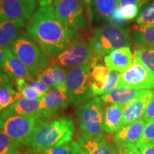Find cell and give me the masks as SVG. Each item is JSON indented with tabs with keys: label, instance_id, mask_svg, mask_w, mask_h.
Wrapping results in <instances>:
<instances>
[{
	"label": "cell",
	"instance_id": "obj_17",
	"mask_svg": "<svg viewBox=\"0 0 154 154\" xmlns=\"http://www.w3.org/2000/svg\"><path fill=\"white\" fill-rule=\"evenodd\" d=\"M145 121L142 119L121 127L114 135L116 146L125 143L136 144L143 133Z\"/></svg>",
	"mask_w": 154,
	"mask_h": 154
},
{
	"label": "cell",
	"instance_id": "obj_26",
	"mask_svg": "<svg viewBox=\"0 0 154 154\" xmlns=\"http://www.w3.org/2000/svg\"><path fill=\"white\" fill-rule=\"evenodd\" d=\"M20 98L19 92L14 89L10 83L0 88V111L9 106Z\"/></svg>",
	"mask_w": 154,
	"mask_h": 154
},
{
	"label": "cell",
	"instance_id": "obj_13",
	"mask_svg": "<svg viewBox=\"0 0 154 154\" xmlns=\"http://www.w3.org/2000/svg\"><path fill=\"white\" fill-rule=\"evenodd\" d=\"M153 92L151 90H143L137 99L124 106L123 112L122 126L143 117L146 107L153 97Z\"/></svg>",
	"mask_w": 154,
	"mask_h": 154
},
{
	"label": "cell",
	"instance_id": "obj_20",
	"mask_svg": "<svg viewBox=\"0 0 154 154\" xmlns=\"http://www.w3.org/2000/svg\"><path fill=\"white\" fill-rule=\"evenodd\" d=\"M78 142L86 154H118L117 149L103 137L84 138L79 136Z\"/></svg>",
	"mask_w": 154,
	"mask_h": 154
},
{
	"label": "cell",
	"instance_id": "obj_16",
	"mask_svg": "<svg viewBox=\"0 0 154 154\" xmlns=\"http://www.w3.org/2000/svg\"><path fill=\"white\" fill-rule=\"evenodd\" d=\"M40 100H32L21 97L2 111L0 117L9 116H38L42 117L40 110Z\"/></svg>",
	"mask_w": 154,
	"mask_h": 154
},
{
	"label": "cell",
	"instance_id": "obj_27",
	"mask_svg": "<svg viewBox=\"0 0 154 154\" xmlns=\"http://www.w3.org/2000/svg\"><path fill=\"white\" fill-rule=\"evenodd\" d=\"M134 58L140 61L154 76V47L135 49Z\"/></svg>",
	"mask_w": 154,
	"mask_h": 154
},
{
	"label": "cell",
	"instance_id": "obj_21",
	"mask_svg": "<svg viewBox=\"0 0 154 154\" xmlns=\"http://www.w3.org/2000/svg\"><path fill=\"white\" fill-rule=\"evenodd\" d=\"M67 72L62 67L52 64L37 75V79L51 88L66 87Z\"/></svg>",
	"mask_w": 154,
	"mask_h": 154
},
{
	"label": "cell",
	"instance_id": "obj_35",
	"mask_svg": "<svg viewBox=\"0 0 154 154\" xmlns=\"http://www.w3.org/2000/svg\"><path fill=\"white\" fill-rule=\"evenodd\" d=\"M108 20L111 23H112V24L118 25V26L126 22L124 17H123L122 14H121V7H119V6H116V8L113 9V11H112V13H111Z\"/></svg>",
	"mask_w": 154,
	"mask_h": 154
},
{
	"label": "cell",
	"instance_id": "obj_7",
	"mask_svg": "<svg viewBox=\"0 0 154 154\" xmlns=\"http://www.w3.org/2000/svg\"><path fill=\"white\" fill-rule=\"evenodd\" d=\"M38 116H9L0 117V130L5 133L17 145L27 146L29 140L38 121Z\"/></svg>",
	"mask_w": 154,
	"mask_h": 154
},
{
	"label": "cell",
	"instance_id": "obj_39",
	"mask_svg": "<svg viewBox=\"0 0 154 154\" xmlns=\"http://www.w3.org/2000/svg\"><path fill=\"white\" fill-rule=\"evenodd\" d=\"M71 147H72V154H86L83 151L81 146L76 141H71Z\"/></svg>",
	"mask_w": 154,
	"mask_h": 154
},
{
	"label": "cell",
	"instance_id": "obj_36",
	"mask_svg": "<svg viewBox=\"0 0 154 154\" xmlns=\"http://www.w3.org/2000/svg\"><path fill=\"white\" fill-rule=\"evenodd\" d=\"M142 120H143L145 122L154 120V92L153 97L146 107L145 112L142 117Z\"/></svg>",
	"mask_w": 154,
	"mask_h": 154
},
{
	"label": "cell",
	"instance_id": "obj_37",
	"mask_svg": "<svg viewBox=\"0 0 154 154\" xmlns=\"http://www.w3.org/2000/svg\"><path fill=\"white\" fill-rule=\"evenodd\" d=\"M128 5H138L139 7L143 5L140 0H116V6L119 7H124Z\"/></svg>",
	"mask_w": 154,
	"mask_h": 154
},
{
	"label": "cell",
	"instance_id": "obj_18",
	"mask_svg": "<svg viewBox=\"0 0 154 154\" xmlns=\"http://www.w3.org/2000/svg\"><path fill=\"white\" fill-rule=\"evenodd\" d=\"M26 25L23 19L0 20V47H9Z\"/></svg>",
	"mask_w": 154,
	"mask_h": 154
},
{
	"label": "cell",
	"instance_id": "obj_19",
	"mask_svg": "<svg viewBox=\"0 0 154 154\" xmlns=\"http://www.w3.org/2000/svg\"><path fill=\"white\" fill-rule=\"evenodd\" d=\"M143 91L124 86H117L109 93L103 94L100 99L105 103L126 105L137 99Z\"/></svg>",
	"mask_w": 154,
	"mask_h": 154
},
{
	"label": "cell",
	"instance_id": "obj_14",
	"mask_svg": "<svg viewBox=\"0 0 154 154\" xmlns=\"http://www.w3.org/2000/svg\"><path fill=\"white\" fill-rule=\"evenodd\" d=\"M5 59L1 68L8 75L10 80L16 82L19 79H29L32 78V74L27 66L22 62L9 47H5Z\"/></svg>",
	"mask_w": 154,
	"mask_h": 154
},
{
	"label": "cell",
	"instance_id": "obj_5",
	"mask_svg": "<svg viewBox=\"0 0 154 154\" xmlns=\"http://www.w3.org/2000/svg\"><path fill=\"white\" fill-rule=\"evenodd\" d=\"M76 114L79 120L82 137L95 138L103 136L104 112L100 98L95 97L83 103L77 109Z\"/></svg>",
	"mask_w": 154,
	"mask_h": 154
},
{
	"label": "cell",
	"instance_id": "obj_25",
	"mask_svg": "<svg viewBox=\"0 0 154 154\" xmlns=\"http://www.w3.org/2000/svg\"><path fill=\"white\" fill-rule=\"evenodd\" d=\"M116 7V0H94V13L98 19H109Z\"/></svg>",
	"mask_w": 154,
	"mask_h": 154
},
{
	"label": "cell",
	"instance_id": "obj_29",
	"mask_svg": "<svg viewBox=\"0 0 154 154\" xmlns=\"http://www.w3.org/2000/svg\"><path fill=\"white\" fill-rule=\"evenodd\" d=\"M154 143V120L147 122L144 126L143 133L140 139L135 145L138 149H142L146 146Z\"/></svg>",
	"mask_w": 154,
	"mask_h": 154
},
{
	"label": "cell",
	"instance_id": "obj_33",
	"mask_svg": "<svg viewBox=\"0 0 154 154\" xmlns=\"http://www.w3.org/2000/svg\"><path fill=\"white\" fill-rule=\"evenodd\" d=\"M121 14L126 21L131 20L137 16L139 7L135 5H128L124 7H120Z\"/></svg>",
	"mask_w": 154,
	"mask_h": 154
},
{
	"label": "cell",
	"instance_id": "obj_8",
	"mask_svg": "<svg viewBox=\"0 0 154 154\" xmlns=\"http://www.w3.org/2000/svg\"><path fill=\"white\" fill-rule=\"evenodd\" d=\"M53 7L57 16L69 27L88 30L87 11L83 0H54Z\"/></svg>",
	"mask_w": 154,
	"mask_h": 154
},
{
	"label": "cell",
	"instance_id": "obj_42",
	"mask_svg": "<svg viewBox=\"0 0 154 154\" xmlns=\"http://www.w3.org/2000/svg\"><path fill=\"white\" fill-rule=\"evenodd\" d=\"M5 59V48L0 47V67L2 64Z\"/></svg>",
	"mask_w": 154,
	"mask_h": 154
},
{
	"label": "cell",
	"instance_id": "obj_28",
	"mask_svg": "<svg viewBox=\"0 0 154 154\" xmlns=\"http://www.w3.org/2000/svg\"><path fill=\"white\" fill-rule=\"evenodd\" d=\"M20 146L0 130V154H22Z\"/></svg>",
	"mask_w": 154,
	"mask_h": 154
},
{
	"label": "cell",
	"instance_id": "obj_22",
	"mask_svg": "<svg viewBox=\"0 0 154 154\" xmlns=\"http://www.w3.org/2000/svg\"><path fill=\"white\" fill-rule=\"evenodd\" d=\"M124 106L113 103L106 108L103 114V129L108 134L116 133L122 127Z\"/></svg>",
	"mask_w": 154,
	"mask_h": 154
},
{
	"label": "cell",
	"instance_id": "obj_12",
	"mask_svg": "<svg viewBox=\"0 0 154 154\" xmlns=\"http://www.w3.org/2000/svg\"><path fill=\"white\" fill-rule=\"evenodd\" d=\"M69 98L66 88H51L40 100V110L42 118L48 119L61 109L68 107Z\"/></svg>",
	"mask_w": 154,
	"mask_h": 154
},
{
	"label": "cell",
	"instance_id": "obj_40",
	"mask_svg": "<svg viewBox=\"0 0 154 154\" xmlns=\"http://www.w3.org/2000/svg\"><path fill=\"white\" fill-rule=\"evenodd\" d=\"M140 151L142 154H154V143L140 149Z\"/></svg>",
	"mask_w": 154,
	"mask_h": 154
},
{
	"label": "cell",
	"instance_id": "obj_31",
	"mask_svg": "<svg viewBox=\"0 0 154 154\" xmlns=\"http://www.w3.org/2000/svg\"><path fill=\"white\" fill-rule=\"evenodd\" d=\"M136 22L138 27H146L154 24V2L142 11Z\"/></svg>",
	"mask_w": 154,
	"mask_h": 154
},
{
	"label": "cell",
	"instance_id": "obj_10",
	"mask_svg": "<svg viewBox=\"0 0 154 154\" xmlns=\"http://www.w3.org/2000/svg\"><path fill=\"white\" fill-rule=\"evenodd\" d=\"M118 86L136 90H146L154 88V76L140 61L134 58L132 66L121 73Z\"/></svg>",
	"mask_w": 154,
	"mask_h": 154
},
{
	"label": "cell",
	"instance_id": "obj_2",
	"mask_svg": "<svg viewBox=\"0 0 154 154\" xmlns=\"http://www.w3.org/2000/svg\"><path fill=\"white\" fill-rule=\"evenodd\" d=\"M74 131L72 119L61 116L52 120L41 119L34 128L27 146L32 149H49L72 141Z\"/></svg>",
	"mask_w": 154,
	"mask_h": 154
},
{
	"label": "cell",
	"instance_id": "obj_4",
	"mask_svg": "<svg viewBox=\"0 0 154 154\" xmlns=\"http://www.w3.org/2000/svg\"><path fill=\"white\" fill-rule=\"evenodd\" d=\"M9 49L27 66L32 76H37L49 63V57L36 42L24 32L19 35L9 46Z\"/></svg>",
	"mask_w": 154,
	"mask_h": 154
},
{
	"label": "cell",
	"instance_id": "obj_41",
	"mask_svg": "<svg viewBox=\"0 0 154 154\" xmlns=\"http://www.w3.org/2000/svg\"><path fill=\"white\" fill-rule=\"evenodd\" d=\"M54 0H38V5L40 7H45V6L51 5Z\"/></svg>",
	"mask_w": 154,
	"mask_h": 154
},
{
	"label": "cell",
	"instance_id": "obj_6",
	"mask_svg": "<svg viewBox=\"0 0 154 154\" xmlns=\"http://www.w3.org/2000/svg\"><path fill=\"white\" fill-rule=\"evenodd\" d=\"M91 71V66L85 64L70 69L67 72L66 91L73 104L82 105L94 96L90 82Z\"/></svg>",
	"mask_w": 154,
	"mask_h": 154
},
{
	"label": "cell",
	"instance_id": "obj_44",
	"mask_svg": "<svg viewBox=\"0 0 154 154\" xmlns=\"http://www.w3.org/2000/svg\"><path fill=\"white\" fill-rule=\"evenodd\" d=\"M83 1H84V2L86 3V4H89L90 2H91V0H83Z\"/></svg>",
	"mask_w": 154,
	"mask_h": 154
},
{
	"label": "cell",
	"instance_id": "obj_34",
	"mask_svg": "<svg viewBox=\"0 0 154 154\" xmlns=\"http://www.w3.org/2000/svg\"><path fill=\"white\" fill-rule=\"evenodd\" d=\"M118 154H142L135 144L125 143L116 146Z\"/></svg>",
	"mask_w": 154,
	"mask_h": 154
},
{
	"label": "cell",
	"instance_id": "obj_30",
	"mask_svg": "<svg viewBox=\"0 0 154 154\" xmlns=\"http://www.w3.org/2000/svg\"><path fill=\"white\" fill-rule=\"evenodd\" d=\"M70 142L49 149H39L30 148L28 154H72Z\"/></svg>",
	"mask_w": 154,
	"mask_h": 154
},
{
	"label": "cell",
	"instance_id": "obj_3",
	"mask_svg": "<svg viewBox=\"0 0 154 154\" xmlns=\"http://www.w3.org/2000/svg\"><path fill=\"white\" fill-rule=\"evenodd\" d=\"M94 51L90 66L91 69L99 64V61L113 50L128 47L131 42L128 32L115 24H106L94 29L88 39Z\"/></svg>",
	"mask_w": 154,
	"mask_h": 154
},
{
	"label": "cell",
	"instance_id": "obj_32",
	"mask_svg": "<svg viewBox=\"0 0 154 154\" xmlns=\"http://www.w3.org/2000/svg\"><path fill=\"white\" fill-rule=\"evenodd\" d=\"M26 85L29 86L31 88H34L36 91L39 92L40 94H43V95H45V94H47V92H49L51 88V87L47 86V84H45L44 82L38 80V79H33L32 78H30L29 79H26Z\"/></svg>",
	"mask_w": 154,
	"mask_h": 154
},
{
	"label": "cell",
	"instance_id": "obj_38",
	"mask_svg": "<svg viewBox=\"0 0 154 154\" xmlns=\"http://www.w3.org/2000/svg\"><path fill=\"white\" fill-rule=\"evenodd\" d=\"M9 82H10V78L0 67V88H2L6 84H9Z\"/></svg>",
	"mask_w": 154,
	"mask_h": 154
},
{
	"label": "cell",
	"instance_id": "obj_11",
	"mask_svg": "<svg viewBox=\"0 0 154 154\" xmlns=\"http://www.w3.org/2000/svg\"><path fill=\"white\" fill-rule=\"evenodd\" d=\"M36 9V0H0V20L29 19Z\"/></svg>",
	"mask_w": 154,
	"mask_h": 154
},
{
	"label": "cell",
	"instance_id": "obj_9",
	"mask_svg": "<svg viewBox=\"0 0 154 154\" xmlns=\"http://www.w3.org/2000/svg\"><path fill=\"white\" fill-rule=\"evenodd\" d=\"M93 57L94 51L89 42L77 38L57 55L52 64L72 69L85 64L90 65Z\"/></svg>",
	"mask_w": 154,
	"mask_h": 154
},
{
	"label": "cell",
	"instance_id": "obj_43",
	"mask_svg": "<svg viewBox=\"0 0 154 154\" xmlns=\"http://www.w3.org/2000/svg\"><path fill=\"white\" fill-rule=\"evenodd\" d=\"M140 1H141L142 5H144V4H146V3L149 2L151 1V0H140Z\"/></svg>",
	"mask_w": 154,
	"mask_h": 154
},
{
	"label": "cell",
	"instance_id": "obj_15",
	"mask_svg": "<svg viewBox=\"0 0 154 154\" xmlns=\"http://www.w3.org/2000/svg\"><path fill=\"white\" fill-rule=\"evenodd\" d=\"M105 66L110 70L123 73L130 68L134 63V56L129 47L113 50L103 59Z\"/></svg>",
	"mask_w": 154,
	"mask_h": 154
},
{
	"label": "cell",
	"instance_id": "obj_23",
	"mask_svg": "<svg viewBox=\"0 0 154 154\" xmlns=\"http://www.w3.org/2000/svg\"><path fill=\"white\" fill-rule=\"evenodd\" d=\"M109 69L106 66L98 64L91 69L90 82L92 91L94 95H101L104 87Z\"/></svg>",
	"mask_w": 154,
	"mask_h": 154
},
{
	"label": "cell",
	"instance_id": "obj_1",
	"mask_svg": "<svg viewBox=\"0 0 154 154\" xmlns=\"http://www.w3.org/2000/svg\"><path fill=\"white\" fill-rule=\"evenodd\" d=\"M26 29L44 52L52 57L60 54L79 36L59 19L51 5L40 7L29 19Z\"/></svg>",
	"mask_w": 154,
	"mask_h": 154
},
{
	"label": "cell",
	"instance_id": "obj_24",
	"mask_svg": "<svg viewBox=\"0 0 154 154\" xmlns=\"http://www.w3.org/2000/svg\"><path fill=\"white\" fill-rule=\"evenodd\" d=\"M135 42L140 47H154V24L135 29L134 32Z\"/></svg>",
	"mask_w": 154,
	"mask_h": 154
}]
</instances>
